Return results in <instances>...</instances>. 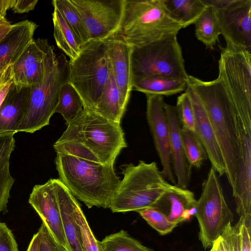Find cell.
<instances>
[{"mask_svg": "<svg viewBox=\"0 0 251 251\" xmlns=\"http://www.w3.org/2000/svg\"><path fill=\"white\" fill-rule=\"evenodd\" d=\"M15 148L13 134L0 135V171L5 164L9 162L12 151Z\"/></svg>", "mask_w": 251, "mask_h": 251, "instance_id": "38", "label": "cell"}, {"mask_svg": "<svg viewBox=\"0 0 251 251\" xmlns=\"http://www.w3.org/2000/svg\"><path fill=\"white\" fill-rule=\"evenodd\" d=\"M30 87L18 88L12 82L0 106V135L18 132L27 105Z\"/></svg>", "mask_w": 251, "mask_h": 251, "instance_id": "21", "label": "cell"}, {"mask_svg": "<svg viewBox=\"0 0 251 251\" xmlns=\"http://www.w3.org/2000/svg\"><path fill=\"white\" fill-rule=\"evenodd\" d=\"M180 136L188 163L191 167L200 169L208 157L199 137L195 131L182 127Z\"/></svg>", "mask_w": 251, "mask_h": 251, "instance_id": "31", "label": "cell"}, {"mask_svg": "<svg viewBox=\"0 0 251 251\" xmlns=\"http://www.w3.org/2000/svg\"><path fill=\"white\" fill-rule=\"evenodd\" d=\"M146 115L154 146L162 169V176L174 185L176 179L174 174L170 148V133L168 120L164 109L163 97L146 95Z\"/></svg>", "mask_w": 251, "mask_h": 251, "instance_id": "14", "label": "cell"}, {"mask_svg": "<svg viewBox=\"0 0 251 251\" xmlns=\"http://www.w3.org/2000/svg\"><path fill=\"white\" fill-rule=\"evenodd\" d=\"M69 251H83L79 227L74 213L75 198L59 179H51Z\"/></svg>", "mask_w": 251, "mask_h": 251, "instance_id": "22", "label": "cell"}, {"mask_svg": "<svg viewBox=\"0 0 251 251\" xmlns=\"http://www.w3.org/2000/svg\"><path fill=\"white\" fill-rule=\"evenodd\" d=\"M123 178L120 181L109 208L112 212H137L154 207L175 185L169 183L155 162L139 160L137 165H122Z\"/></svg>", "mask_w": 251, "mask_h": 251, "instance_id": "4", "label": "cell"}, {"mask_svg": "<svg viewBox=\"0 0 251 251\" xmlns=\"http://www.w3.org/2000/svg\"><path fill=\"white\" fill-rule=\"evenodd\" d=\"M13 81L11 68L10 66L4 72L3 77L0 83V106L4 100Z\"/></svg>", "mask_w": 251, "mask_h": 251, "instance_id": "41", "label": "cell"}, {"mask_svg": "<svg viewBox=\"0 0 251 251\" xmlns=\"http://www.w3.org/2000/svg\"><path fill=\"white\" fill-rule=\"evenodd\" d=\"M69 61V82L80 96L83 107L94 110L109 74L106 40L89 41Z\"/></svg>", "mask_w": 251, "mask_h": 251, "instance_id": "7", "label": "cell"}, {"mask_svg": "<svg viewBox=\"0 0 251 251\" xmlns=\"http://www.w3.org/2000/svg\"><path fill=\"white\" fill-rule=\"evenodd\" d=\"M12 25L6 18L0 20V41L11 29Z\"/></svg>", "mask_w": 251, "mask_h": 251, "instance_id": "45", "label": "cell"}, {"mask_svg": "<svg viewBox=\"0 0 251 251\" xmlns=\"http://www.w3.org/2000/svg\"><path fill=\"white\" fill-rule=\"evenodd\" d=\"M126 107L117 89L109 63V76L94 111L114 122L120 124Z\"/></svg>", "mask_w": 251, "mask_h": 251, "instance_id": "25", "label": "cell"}, {"mask_svg": "<svg viewBox=\"0 0 251 251\" xmlns=\"http://www.w3.org/2000/svg\"><path fill=\"white\" fill-rule=\"evenodd\" d=\"M202 104L219 147L228 181L233 187L239 156L237 118L222 80L203 81L189 75L186 80Z\"/></svg>", "mask_w": 251, "mask_h": 251, "instance_id": "2", "label": "cell"}, {"mask_svg": "<svg viewBox=\"0 0 251 251\" xmlns=\"http://www.w3.org/2000/svg\"><path fill=\"white\" fill-rule=\"evenodd\" d=\"M237 130L239 156L232 189L236 212L243 219L251 218V127H244L237 118Z\"/></svg>", "mask_w": 251, "mask_h": 251, "instance_id": "13", "label": "cell"}, {"mask_svg": "<svg viewBox=\"0 0 251 251\" xmlns=\"http://www.w3.org/2000/svg\"><path fill=\"white\" fill-rule=\"evenodd\" d=\"M4 73L0 72V83L2 80V78L3 77Z\"/></svg>", "mask_w": 251, "mask_h": 251, "instance_id": "48", "label": "cell"}, {"mask_svg": "<svg viewBox=\"0 0 251 251\" xmlns=\"http://www.w3.org/2000/svg\"><path fill=\"white\" fill-rule=\"evenodd\" d=\"M177 34H172L139 47H132L130 64L132 80L158 75L186 81V72Z\"/></svg>", "mask_w": 251, "mask_h": 251, "instance_id": "8", "label": "cell"}, {"mask_svg": "<svg viewBox=\"0 0 251 251\" xmlns=\"http://www.w3.org/2000/svg\"><path fill=\"white\" fill-rule=\"evenodd\" d=\"M136 212L162 235L170 233L177 226L170 222L164 214L154 207L141 209Z\"/></svg>", "mask_w": 251, "mask_h": 251, "instance_id": "34", "label": "cell"}, {"mask_svg": "<svg viewBox=\"0 0 251 251\" xmlns=\"http://www.w3.org/2000/svg\"><path fill=\"white\" fill-rule=\"evenodd\" d=\"M74 213L78 226L83 251H103L101 242L95 237L81 207L75 198L74 201Z\"/></svg>", "mask_w": 251, "mask_h": 251, "instance_id": "33", "label": "cell"}, {"mask_svg": "<svg viewBox=\"0 0 251 251\" xmlns=\"http://www.w3.org/2000/svg\"><path fill=\"white\" fill-rule=\"evenodd\" d=\"M182 28L161 0H124L121 23L113 35L131 47H139L177 34Z\"/></svg>", "mask_w": 251, "mask_h": 251, "instance_id": "6", "label": "cell"}, {"mask_svg": "<svg viewBox=\"0 0 251 251\" xmlns=\"http://www.w3.org/2000/svg\"><path fill=\"white\" fill-rule=\"evenodd\" d=\"M26 251H39V238L37 233L33 235Z\"/></svg>", "mask_w": 251, "mask_h": 251, "instance_id": "46", "label": "cell"}, {"mask_svg": "<svg viewBox=\"0 0 251 251\" xmlns=\"http://www.w3.org/2000/svg\"><path fill=\"white\" fill-rule=\"evenodd\" d=\"M55 162L59 179L76 199L89 208H109L121 181L114 164L101 165L59 153Z\"/></svg>", "mask_w": 251, "mask_h": 251, "instance_id": "3", "label": "cell"}, {"mask_svg": "<svg viewBox=\"0 0 251 251\" xmlns=\"http://www.w3.org/2000/svg\"><path fill=\"white\" fill-rule=\"evenodd\" d=\"M170 133V148L172 164L176 183L179 188L187 189L191 175V166L185 156L180 136L181 125L176 106L165 103Z\"/></svg>", "mask_w": 251, "mask_h": 251, "instance_id": "19", "label": "cell"}, {"mask_svg": "<svg viewBox=\"0 0 251 251\" xmlns=\"http://www.w3.org/2000/svg\"><path fill=\"white\" fill-rule=\"evenodd\" d=\"M28 202L55 240L69 251L52 179L43 184L35 185L30 194Z\"/></svg>", "mask_w": 251, "mask_h": 251, "instance_id": "15", "label": "cell"}, {"mask_svg": "<svg viewBox=\"0 0 251 251\" xmlns=\"http://www.w3.org/2000/svg\"><path fill=\"white\" fill-rule=\"evenodd\" d=\"M52 16L53 36L56 45L70 60L75 59L79 54L82 45L56 8H54Z\"/></svg>", "mask_w": 251, "mask_h": 251, "instance_id": "27", "label": "cell"}, {"mask_svg": "<svg viewBox=\"0 0 251 251\" xmlns=\"http://www.w3.org/2000/svg\"><path fill=\"white\" fill-rule=\"evenodd\" d=\"M215 251H231L227 236L224 231L215 242Z\"/></svg>", "mask_w": 251, "mask_h": 251, "instance_id": "43", "label": "cell"}, {"mask_svg": "<svg viewBox=\"0 0 251 251\" xmlns=\"http://www.w3.org/2000/svg\"><path fill=\"white\" fill-rule=\"evenodd\" d=\"M38 0H15L12 8L16 13H27L34 9Z\"/></svg>", "mask_w": 251, "mask_h": 251, "instance_id": "42", "label": "cell"}, {"mask_svg": "<svg viewBox=\"0 0 251 251\" xmlns=\"http://www.w3.org/2000/svg\"><path fill=\"white\" fill-rule=\"evenodd\" d=\"M216 251V245H215V244L214 243V244L212 246V247L211 248V249H210V250L209 251Z\"/></svg>", "mask_w": 251, "mask_h": 251, "instance_id": "47", "label": "cell"}, {"mask_svg": "<svg viewBox=\"0 0 251 251\" xmlns=\"http://www.w3.org/2000/svg\"><path fill=\"white\" fill-rule=\"evenodd\" d=\"M15 0H0V20L5 18L6 11L12 8Z\"/></svg>", "mask_w": 251, "mask_h": 251, "instance_id": "44", "label": "cell"}, {"mask_svg": "<svg viewBox=\"0 0 251 251\" xmlns=\"http://www.w3.org/2000/svg\"><path fill=\"white\" fill-rule=\"evenodd\" d=\"M175 106L181 127L195 132L194 109L187 92L185 91L177 97Z\"/></svg>", "mask_w": 251, "mask_h": 251, "instance_id": "35", "label": "cell"}, {"mask_svg": "<svg viewBox=\"0 0 251 251\" xmlns=\"http://www.w3.org/2000/svg\"><path fill=\"white\" fill-rule=\"evenodd\" d=\"M218 76L244 125H251V53L244 49L221 48Z\"/></svg>", "mask_w": 251, "mask_h": 251, "instance_id": "9", "label": "cell"}, {"mask_svg": "<svg viewBox=\"0 0 251 251\" xmlns=\"http://www.w3.org/2000/svg\"><path fill=\"white\" fill-rule=\"evenodd\" d=\"M14 182V179L10 174L9 162H8L0 171V215L7 209L10 192Z\"/></svg>", "mask_w": 251, "mask_h": 251, "instance_id": "36", "label": "cell"}, {"mask_svg": "<svg viewBox=\"0 0 251 251\" xmlns=\"http://www.w3.org/2000/svg\"><path fill=\"white\" fill-rule=\"evenodd\" d=\"M100 242L103 251H153L123 229L106 236Z\"/></svg>", "mask_w": 251, "mask_h": 251, "instance_id": "32", "label": "cell"}, {"mask_svg": "<svg viewBox=\"0 0 251 251\" xmlns=\"http://www.w3.org/2000/svg\"><path fill=\"white\" fill-rule=\"evenodd\" d=\"M126 147L120 124L84 107L53 145L57 153L101 165L114 164Z\"/></svg>", "mask_w": 251, "mask_h": 251, "instance_id": "1", "label": "cell"}, {"mask_svg": "<svg viewBox=\"0 0 251 251\" xmlns=\"http://www.w3.org/2000/svg\"><path fill=\"white\" fill-rule=\"evenodd\" d=\"M185 92L191 99L194 109L195 132L204 148L211 167L222 176L225 174L224 163L207 114L198 96L188 84Z\"/></svg>", "mask_w": 251, "mask_h": 251, "instance_id": "18", "label": "cell"}, {"mask_svg": "<svg viewBox=\"0 0 251 251\" xmlns=\"http://www.w3.org/2000/svg\"><path fill=\"white\" fill-rule=\"evenodd\" d=\"M83 108V101L75 88L69 81L63 84L59 91L55 113L61 114L68 126Z\"/></svg>", "mask_w": 251, "mask_h": 251, "instance_id": "29", "label": "cell"}, {"mask_svg": "<svg viewBox=\"0 0 251 251\" xmlns=\"http://www.w3.org/2000/svg\"><path fill=\"white\" fill-rule=\"evenodd\" d=\"M38 25L25 20L13 25L0 41V72L4 73L18 60L33 40Z\"/></svg>", "mask_w": 251, "mask_h": 251, "instance_id": "20", "label": "cell"}, {"mask_svg": "<svg viewBox=\"0 0 251 251\" xmlns=\"http://www.w3.org/2000/svg\"><path fill=\"white\" fill-rule=\"evenodd\" d=\"M52 4L62 15L82 45L90 41L79 14L69 0H53Z\"/></svg>", "mask_w": 251, "mask_h": 251, "instance_id": "30", "label": "cell"}, {"mask_svg": "<svg viewBox=\"0 0 251 251\" xmlns=\"http://www.w3.org/2000/svg\"><path fill=\"white\" fill-rule=\"evenodd\" d=\"M37 233L39 238V251H68L55 240L43 223Z\"/></svg>", "mask_w": 251, "mask_h": 251, "instance_id": "37", "label": "cell"}, {"mask_svg": "<svg viewBox=\"0 0 251 251\" xmlns=\"http://www.w3.org/2000/svg\"><path fill=\"white\" fill-rule=\"evenodd\" d=\"M214 8L226 46L251 51V0H202Z\"/></svg>", "mask_w": 251, "mask_h": 251, "instance_id": "11", "label": "cell"}, {"mask_svg": "<svg viewBox=\"0 0 251 251\" xmlns=\"http://www.w3.org/2000/svg\"><path fill=\"white\" fill-rule=\"evenodd\" d=\"M79 14L90 40H105L117 31L124 0H69Z\"/></svg>", "mask_w": 251, "mask_h": 251, "instance_id": "12", "label": "cell"}, {"mask_svg": "<svg viewBox=\"0 0 251 251\" xmlns=\"http://www.w3.org/2000/svg\"><path fill=\"white\" fill-rule=\"evenodd\" d=\"M70 61L66 56H57L49 45L44 59L42 80L31 86L26 108L18 132L33 133L49 125L58 103L62 85L69 81Z\"/></svg>", "mask_w": 251, "mask_h": 251, "instance_id": "5", "label": "cell"}, {"mask_svg": "<svg viewBox=\"0 0 251 251\" xmlns=\"http://www.w3.org/2000/svg\"><path fill=\"white\" fill-rule=\"evenodd\" d=\"M0 251H19L12 230L1 222H0Z\"/></svg>", "mask_w": 251, "mask_h": 251, "instance_id": "39", "label": "cell"}, {"mask_svg": "<svg viewBox=\"0 0 251 251\" xmlns=\"http://www.w3.org/2000/svg\"><path fill=\"white\" fill-rule=\"evenodd\" d=\"M46 39L32 40L11 66L13 81L18 88L39 83L44 75V59L49 46Z\"/></svg>", "mask_w": 251, "mask_h": 251, "instance_id": "16", "label": "cell"}, {"mask_svg": "<svg viewBox=\"0 0 251 251\" xmlns=\"http://www.w3.org/2000/svg\"><path fill=\"white\" fill-rule=\"evenodd\" d=\"M194 215L199 224V238L205 249L211 248L233 221V214L226 202L217 173L212 167L202 183Z\"/></svg>", "mask_w": 251, "mask_h": 251, "instance_id": "10", "label": "cell"}, {"mask_svg": "<svg viewBox=\"0 0 251 251\" xmlns=\"http://www.w3.org/2000/svg\"><path fill=\"white\" fill-rule=\"evenodd\" d=\"M185 80L158 75H148L132 80V87L135 90L145 95L171 96L185 91Z\"/></svg>", "mask_w": 251, "mask_h": 251, "instance_id": "24", "label": "cell"}, {"mask_svg": "<svg viewBox=\"0 0 251 251\" xmlns=\"http://www.w3.org/2000/svg\"><path fill=\"white\" fill-rule=\"evenodd\" d=\"M169 15L183 28L194 24L206 7L202 0H161Z\"/></svg>", "mask_w": 251, "mask_h": 251, "instance_id": "26", "label": "cell"}, {"mask_svg": "<svg viewBox=\"0 0 251 251\" xmlns=\"http://www.w3.org/2000/svg\"><path fill=\"white\" fill-rule=\"evenodd\" d=\"M111 71L124 103L127 106L133 89L130 64L132 47L112 35L106 40Z\"/></svg>", "mask_w": 251, "mask_h": 251, "instance_id": "17", "label": "cell"}, {"mask_svg": "<svg viewBox=\"0 0 251 251\" xmlns=\"http://www.w3.org/2000/svg\"><path fill=\"white\" fill-rule=\"evenodd\" d=\"M205 5L206 7L194 24L195 36L207 48L211 49L218 41L221 31L214 8L210 5Z\"/></svg>", "mask_w": 251, "mask_h": 251, "instance_id": "28", "label": "cell"}, {"mask_svg": "<svg viewBox=\"0 0 251 251\" xmlns=\"http://www.w3.org/2000/svg\"><path fill=\"white\" fill-rule=\"evenodd\" d=\"M241 251H251V218L239 219Z\"/></svg>", "mask_w": 251, "mask_h": 251, "instance_id": "40", "label": "cell"}, {"mask_svg": "<svg viewBox=\"0 0 251 251\" xmlns=\"http://www.w3.org/2000/svg\"><path fill=\"white\" fill-rule=\"evenodd\" d=\"M196 202L193 192L176 186L163 195L154 207L164 214L170 222L178 225L194 215Z\"/></svg>", "mask_w": 251, "mask_h": 251, "instance_id": "23", "label": "cell"}]
</instances>
